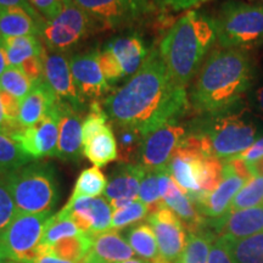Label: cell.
<instances>
[{
  "instance_id": "obj_1",
  "label": "cell",
  "mask_w": 263,
  "mask_h": 263,
  "mask_svg": "<svg viewBox=\"0 0 263 263\" xmlns=\"http://www.w3.org/2000/svg\"><path fill=\"white\" fill-rule=\"evenodd\" d=\"M189 106L186 89L173 80L159 49H153L130 80L103 103L115 126L136 129L143 137L178 123Z\"/></svg>"
},
{
  "instance_id": "obj_2",
  "label": "cell",
  "mask_w": 263,
  "mask_h": 263,
  "mask_svg": "<svg viewBox=\"0 0 263 263\" xmlns=\"http://www.w3.org/2000/svg\"><path fill=\"white\" fill-rule=\"evenodd\" d=\"M254 80V64L246 50L217 47L195 76L189 101L196 112L213 116L234 112Z\"/></svg>"
},
{
  "instance_id": "obj_3",
  "label": "cell",
  "mask_w": 263,
  "mask_h": 263,
  "mask_svg": "<svg viewBox=\"0 0 263 263\" xmlns=\"http://www.w3.org/2000/svg\"><path fill=\"white\" fill-rule=\"evenodd\" d=\"M216 42L215 18L192 10L172 25L161 42L159 51L173 80L186 88Z\"/></svg>"
},
{
  "instance_id": "obj_4",
  "label": "cell",
  "mask_w": 263,
  "mask_h": 263,
  "mask_svg": "<svg viewBox=\"0 0 263 263\" xmlns=\"http://www.w3.org/2000/svg\"><path fill=\"white\" fill-rule=\"evenodd\" d=\"M200 138L206 155L226 161L240 155L257 140L258 129L244 111L203 116L188 130Z\"/></svg>"
},
{
  "instance_id": "obj_5",
  "label": "cell",
  "mask_w": 263,
  "mask_h": 263,
  "mask_svg": "<svg viewBox=\"0 0 263 263\" xmlns=\"http://www.w3.org/2000/svg\"><path fill=\"white\" fill-rule=\"evenodd\" d=\"M17 213H54L60 201V184L51 162L34 160L2 177Z\"/></svg>"
},
{
  "instance_id": "obj_6",
  "label": "cell",
  "mask_w": 263,
  "mask_h": 263,
  "mask_svg": "<svg viewBox=\"0 0 263 263\" xmlns=\"http://www.w3.org/2000/svg\"><path fill=\"white\" fill-rule=\"evenodd\" d=\"M213 18L218 47L248 51L263 44V6L228 0Z\"/></svg>"
},
{
  "instance_id": "obj_7",
  "label": "cell",
  "mask_w": 263,
  "mask_h": 263,
  "mask_svg": "<svg viewBox=\"0 0 263 263\" xmlns=\"http://www.w3.org/2000/svg\"><path fill=\"white\" fill-rule=\"evenodd\" d=\"M95 22L73 0H65L57 17L45 20L39 38L52 51H66L87 37Z\"/></svg>"
},
{
  "instance_id": "obj_8",
  "label": "cell",
  "mask_w": 263,
  "mask_h": 263,
  "mask_svg": "<svg viewBox=\"0 0 263 263\" xmlns=\"http://www.w3.org/2000/svg\"><path fill=\"white\" fill-rule=\"evenodd\" d=\"M54 213H17L0 238L11 261L25 263L35 256L45 227Z\"/></svg>"
},
{
  "instance_id": "obj_9",
  "label": "cell",
  "mask_w": 263,
  "mask_h": 263,
  "mask_svg": "<svg viewBox=\"0 0 263 263\" xmlns=\"http://www.w3.org/2000/svg\"><path fill=\"white\" fill-rule=\"evenodd\" d=\"M83 9L97 26L107 28L133 25L150 14L156 0H73Z\"/></svg>"
},
{
  "instance_id": "obj_10",
  "label": "cell",
  "mask_w": 263,
  "mask_h": 263,
  "mask_svg": "<svg viewBox=\"0 0 263 263\" xmlns=\"http://www.w3.org/2000/svg\"><path fill=\"white\" fill-rule=\"evenodd\" d=\"M188 129L178 123L166 124L146 134L141 140L137 163L145 170H167L174 151L182 144Z\"/></svg>"
},
{
  "instance_id": "obj_11",
  "label": "cell",
  "mask_w": 263,
  "mask_h": 263,
  "mask_svg": "<svg viewBox=\"0 0 263 263\" xmlns=\"http://www.w3.org/2000/svg\"><path fill=\"white\" fill-rule=\"evenodd\" d=\"M147 223L155 233L163 261L178 262L188 241V234L182 221L172 210L162 205L147 216Z\"/></svg>"
},
{
  "instance_id": "obj_12",
  "label": "cell",
  "mask_w": 263,
  "mask_h": 263,
  "mask_svg": "<svg viewBox=\"0 0 263 263\" xmlns=\"http://www.w3.org/2000/svg\"><path fill=\"white\" fill-rule=\"evenodd\" d=\"M57 216L71 219L80 232L94 236L111 229L112 209L105 197H81L66 203Z\"/></svg>"
},
{
  "instance_id": "obj_13",
  "label": "cell",
  "mask_w": 263,
  "mask_h": 263,
  "mask_svg": "<svg viewBox=\"0 0 263 263\" xmlns=\"http://www.w3.org/2000/svg\"><path fill=\"white\" fill-rule=\"evenodd\" d=\"M60 100V99H59ZM59 101L47 116L31 127H22L12 136L22 150L33 160L54 157L59 140Z\"/></svg>"
},
{
  "instance_id": "obj_14",
  "label": "cell",
  "mask_w": 263,
  "mask_h": 263,
  "mask_svg": "<svg viewBox=\"0 0 263 263\" xmlns=\"http://www.w3.org/2000/svg\"><path fill=\"white\" fill-rule=\"evenodd\" d=\"M42 61L44 68V80L52 91L60 100L70 104L76 110L82 112L84 110L85 100L81 97L76 87L70 60L62 52L49 50L44 47L42 51Z\"/></svg>"
},
{
  "instance_id": "obj_15",
  "label": "cell",
  "mask_w": 263,
  "mask_h": 263,
  "mask_svg": "<svg viewBox=\"0 0 263 263\" xmlns=\"http://www.w3.org/2000/svg\"><path fill=\"white\" fill-rule=\"evenodd\" d=\"M223 179L215 192L201 194L194 200L200 215L210 219H217L229 212L233 199L240 189L244 186L246 180L239 176L230 164L223 161Z\"/></svg>"
},
{
  "instance_id": "obj_16",
  "label": "cell",
  "mask_w": 263,
  "mask_h": 263,
  "mask_svg": "<svg viewBox=\"0 0 263 263\" xmlns=\"http://www.w3.org/2000/svg\"><path fill=\"white\" fill-rule=\"evenodd\" d=\"M145 172L146 170L139 163L118 162L107 179L104 193L112 211L122 209L138 199L141 179Z\"/></svg>"
},
{
  "instance_id": "obj_17",
  "label": "cell",
  "mask_w": 263,
  "mask_h": 263,
  "mask_svg": "<svg viewBox=\"0 0 263 263\" xmlns=\"http://www.w3.org/2000/svg\"><path fill=\"white\" fill-rule=\"evenodd\" d=\"M70 66L78 93L84 100L100 98L110 90V84L105 80L99 65L98 49L71 57Z\"/></svg>"
},
{
  "instance_id": "obj_18",
  "label": "cell",
  "mask_w": 263,
  "mask_h": 263,
  "mask_svg": "<svg viewBox=\"0 0 263 263\" xmlns=\"http://www.w3.org/2000/svg\"><path fill=\"white\" fill-rule=\"evenodd\" d=\"M215 229L217 238L240 240L263 233V205L228 212L207 223Z\"/></svg>"
},
{
  "instance_id": "obj_19",
  "label": "cell",
  "mask_w": 263,
  "mask_h": 263,
  "mask_svg": "<svg viewBox=\"0 0 263 263\" xmlns=\"http://www.w3.org/2000/svg\"><path fill=\"white\" fill-rule=\"evenodd\" d=\"M59 140L55 156L62 161H80L82 154V116L70 104L59 100Z\"/></svg>"
},
{
  "instance_id": "obj_20",
  "label": "cell",
  "mask_w": 263,
  "mask_h": 263,
  "mask_svg": "<svg viewBox=\"0 0 263 263\" xmlns=\"http://www.w3.org/2000/svg\"><path fill=\"white\" fill-rule=\"evenodd\" d=\"M134 251L117 230L93 236V245L81 263H120L134 257Z\"/></svg>"
},
{
  "instance_id": "obj_21",
  "label": "cell",
  "mask_w": 263,
  "mask_h": 263,
  "mask_svg": "<svg viewBox=\"0 0 263 263\" xmlns=\"http://www.w3.org/2000/svg\"><path fill=\"white\" fill-rule=\"evenodd\" d=\"M58 101L59 98L45 80L34 83L31 91L21 100L18 117L20 124L22 127H31L37 124L50 112Z\"/></svg>"
},
{
  "instance_id": "obj_22",
  "label": "cell",
  "mask_w": 263,
  "mask_h": 263,
  "mask_svg": "<svg viewBox=\"0 0 263 263\" xmlns=\"http://www.w3.org/2000/svg\"><path fill=\"white\" fill-rule=\"evenodd\" d=\"M163 203L170 210L176 213V216L182 221L188 233H199L203 230V227L207 224L205 217L200 215L196 206L194 205L192 199L184 190L174 182L173 178L161 195Z\"/></svg>"
},
{
  "instance_id": "obj_23",
  "label": "cell",
  "mask_w": 263,
  "mask_h": 263,
  "mask_svg": "<svg viewBox=\"0 0 263 263\" xmlns=\"http://www.w3.org/2000/svg\"><path fill=\"white\" fill-rule=\"evenodd\" d=\"M45 20L22 8H0V38L35 35L42 33Z\"/></svg>"
},
{
  "instance_id": "obj_24",
  "label": "cell",
  "mask_w": 263,
  "mask_h": 263,
  "mask_svg": "<svg viewBox=\"0 0 263 263\" xmlns=\"http://www.w3.org/2000/svg\"><path fill=\"white\" fill-rule=\"evenodd\" d=\"M82 154L97 167H104L118 160L117 139L110 123L82 141Z\"/></svg>"
},
{
  "instance_id": "obj_25",
  "label": "cell",
  "mask_w": 263,
  "mask_h": 263,
  "mask_svg": "<svg viewBox=\"0 0 263 263\" xmlns=\"http://www.w3.org/2000/svg\"><path fill=\"white\" fill-rule=\"evenodd\" d=\"M108 49L116 55L122 65L124 77L133 76L143 65L147 54L144 43L139 35H128V37L115 38L107 45Z\"/></svg>"
},
{
  "instance_id": "obj_26",
  "label": "cell",
  "mask_w": 263,
  "mask_h": 263,
  "mask_svg": "<svg viewBox=\"0 0 263 263\" xmlns=\"http://www.w3.org/2000/svg\"><path fill=\"white\" fill-rule=\"evenodd\" d=\"M93 245V235L80 233L78 235L65 238L50 246H38L35 256L51 255L72 263H81ZM34 256V257H35Z\"/></svg>"
},
{
  "instance_id": "obj_27",
  "label": "cell",
  "mask_w": 263,
  "mask_h": 263,
  "mask_svg": "<svg viewBox=\"0 0 263 263\" xmlns=\"http://www.w3.org/2000/svg\"><path fill=\"white\" fill-rule=\"evenodd\" d=\"M126 239L134 254L145 262L166 263L160 254L156 235L149 223L134 226L126 233Z\"/></svg>"
},
{
  "instance_id": "obj_28",
  "label": "cell",
  "mask_w": 263,
  "mask_h": 263,
  "mask_svg": "<svg viewBox=\"0 0 263 263\" xmlns=\"http://www.w3.org/2000/svg\"><path fill=\"white\" fill-rule=\"evenodd\" d=\"M8 54L9 67H20L27 59L41 57L43 44L41 38L35 35H22L3 39Z\"/></svg>"
},
{
  "instance_id": "obj_29",
  "label": "cell",
  "mask_w": 263,
  "mask_h": 263,
  "mask_svg": "<svg viewBox=\"0 0 263 263\" xmlns=\"http://www.w3.org/2000/svg\"><path fill=\"white\" fill-rule=\"evenodd\" d=\"M222 239L233 263H263V233L240 240Z\"/></svg>"
},
{
  "instance_id": "obj_30",
  "label": "cell",
  "mask_w": 263,
  "mask_h": 263,
  "mask_svg": "<svg viewBox=\"0 0 263 263\" xmlns=\"http://www.w3.org/2000/svg\"><path fill=\"white\" fill-rule=\"evenodd\" d=\"M106 186L107 178L99 167L93 166L90 168H85L78 176L73 192L67 202H73L81 197H99L105 193Z\"/></svg>"
},
{
  "instance_id": "obj_31",
  "label": "cell",
  "mask_w": 263,
  "mask_h": 263,
  "mask_svg": "<svg viewBox=\"0 0 263 263\" xmlns=\"http://www.w3.org/2000/svg\"><path fill=\"white\" fill-rule=\"evenodd\" d=\"M32 161L34 160L22 150L17 141L0 132V177L17 171Z\"/></svg>"
},
{
  "instance_id": "obj_32",
  "label": "cell",
  "mask_w": 263,
  "mask_h": 263,
  "mask_svg": "<svg viewBox=\"0 0 263 263\" xmlns=\"http://www.w3.org/2000/svg\"><path fill=\"white\" fill-rule=\"evenodd\" d=\"M216 238L215 233L207 230L189 233L185 249L177 263H209L210 250Z\"/></svg>"
},
{
  "instance_id": "obj_33",
  "label": "cell",
  "mask_w": 263,
  "mask_h": 263,
  "mask_svg": "<svg viewBox=\"0 0 263 263\" xmlns=\"http://www.w3.org/2000/svg\"><path fill=\"white\" fill-rule=\"evenodd\" d=\"M263 205V174H256L251 179L244 184L239 190L232 205L229 212L239 211V210L251 209Z\"/></svg>"
},
{
  "instance_id": "obj_34",
  "label": "cell",
  "mask_w": 263,
  "mask_h": 263,
  "mask_svg": "<svg viewBox=\"0 0 263 263\" xmlns=\"http://www.w3.org/2000/svg\"><path fill=\"white\" fill-rule=\"evenodd\" d=\"M34 83L21 67H9L0 76V90L14 95L20 101L27 95Z\"/></svg>"
},
{
  "instance_id": "obj_35",
  "label": "cell",
  "mask_w": 263,
  "mask_h": 263,
  "mask_svg": "<svg viewBox=\"0 0 263 263\" xmlns=\"http://www.w3.org/2000/svg\"><path fill=\"white\" fill-rule=\"evenodd\" d=\"M117 128V146L118 161L124 163H137L138 153H139L143 136L136 129L130 128Z\"/></svg>"
},
{
  "instance_id": "obj_36",
  "label": "cell",
  "mask_w": 263,
  "mask_h": 263,
  "mask_svg": "<svg viewBox=\"0 0 263 263\" xmlns=\"http://www.w3.org/2000/svg\"><path fill=\"white\" fill-rule=\"evenodd\" d=\"M150 210L146 203L140 200H134L122 209L112 211L111 218V229H123L128 226L137 224L149 216Z\"/></svg>"
},
{
  "instance_id": "obj_37",
  "label": "cell",
  "mask_w": 263,
  "mask_h": 263,
  "mask_svg": "<svg viewBox=\"0 0 263 263\" xmlns=\"http://www.w3.org/2000/svg\"><path fill=\"white\" fill-rule=\"evenodd\" d=\"M80 229L71 219L68 218H59L57 215H54L49 219L47 227H45L44 234H43L42 241L39 246H50L55 242L60 241L65 238H70L80 234Z\"/></svg>"
},
{
  "instance_id": "obj_38",
  "label": "cell",
  "mask_w": 263,
  "mask_h": 263,
  "mask_svg": "<svg viewBox=\"0 0 263 263\" xmlns=\"http://www.w3.org/2000/svg\"><path fill=\"white\" fill-rule=\"evenodd\" d=\"M138 200L149 206L150 213L159 209L160 206L164 205L159 189V171L146 170L143 179H141Z\"/></svg>"
},
{
  "instance_id": "obj_39",
  "label": "cell",
  "mask_w": 263,
  "mask_h": 263,
  "mask_svg": "<svg viewBox=\"0 0 263 263\" xmlns=\"http://www.w3.org/2000/svg\"><path fill=\"white\" fill-rule=\"evenodd\" d=\"M99 65L107 83H116L124 78V72L116 55L107 47L103 51H99Z\"/></svg>"
},
{
  "instance_id": "obj_40",
  "label": "cell",
  "mask_w": 263,
  "mask_h": 263,
  "mask_svg": "<svg viewBox=\"0 0 263 263\" xmlns=\"http://www.w3.org/2000/svg\"><path fill=\"white\" fill-rule=\"evenodd\" d=\"M16 215H17V210H16L11 194L6 186L4 179L0 177V238L14 221Z\"/></svg>"
},
{
  "instance_id": "obj_41",
  "label": "cell",
  "mask_w": 263,
  "mask_h": 263,
  "mask_svg": "<svg viewBox=\"0 0 263 263\" xmlns=\"http://www.w3.org/2000/svg\"><path fill=\"white\" fill-rule=\"evenodd\" d=\"M29 4L47 20H52L60 14L65 0H28Z\"/></svg>"
},
{
  "instance_id": "obj_42",
  "label": "cell",
  "mask_w": 263,
  "mask_h": 263,
  "mask_svg": "<svg viewBox=\"0 0 263 263\" xmlns=\"http://www.w3.org/2000/svg\"><path fill=\"white\" fill-rule=\"evenodd\" d=\"M20 67L24 70L26 74L28 76L29 80L33 83L44 80V68H43L42 55L41 57H32L26 60Z\"/></svg>"
},
{
  "instance_id": "obj_43",
  "label": "cell",
  "mask_w": 263,
  "mask_h": 263,
  "mask_svg": "<svg viewBox=\"0 0 263 263\" xmlns=\"http://www.w3.org/2000/svg\"><path fill=\"white\" fill-rule=\"evenodd\" d=\"M209 263H233L228 248L222 238H216L210 250Z\"/></svg>"
},
{
  "instance_id": "obj_44",
  "label": "cell",
  "mask_w": 263,
  "mask_h": 263,
  "mask_svg": "<svg viewBox=\"0 0 263 263\" xmlns=\"http://www.w3.org/2000/svg\"><path fill=\"white\" fill-rule=\"evenodd\" d=\"M207 2L210 0H156L157 6L170 9L172 11H183V10L195 8Z\"/></svg>"
},
{
  "instance_id": "obj_45",
  "label": "cell",
  "mask_w": 263,
  "mask_h": 263,
  "mask_svg": "<svg viewBox=\"0 0 263 263\" xmlns=\"http://www.w3.org/2000/svg\"><path fill=\"white\" fill-rule=\"evenodd\" d=\"M235 157L248 163H255L258 160H261L263 157V137L256 140L248 150H245L244 153Z\"/></svg>"
},
{
  "instance_id": "obj_46",
  "label": "cell",
  "mask_w": 263,
  "mask_h": 263,
  "mask_svg": "<svg viewBox=\"0 0 263 263\" xmlns=\"http://www.w3.org/2000/svg\"><path fill=\"white\" fill-rule=\"evenodd\" d=\"M0 8H22L33 15H41L29 4L28 0H0Z\"/></svg>"
},
{
  "instance_id": "obj_47",
  "label": "cell",
  "mask_w": 263,
  "mask_h": 263,
  "mask_svg": "<svg viewBox=\"0 0 263 263\" xmlns=\"http://www.w3.org/2000/svg\"><path fill=\"white\" fill-rule=\"evenodd\" d=\"M25 263H72L68 261H64V259L55 257V256L44 254V255H38L35 257H33Z\"/></svg>"
},
{
  "instance_id": "obj_48",
  "label": "cell",
  "mask_w": 263,
  "mask_h": 263,
  "mask_svg": "<svg viewBox=\"0 0 263 263\" xmlns=\"http://www.w3.org/2000/svg\"><path fill=\"white\" fill-rule=\"evenodd\" d=\"M6 68H9L8 54H6L4 47V41H3V38H0V76L4 73Z\"/></svg>"
},
{
  "instance_id": "obj_49",
  "label": "cell",
  "mask_w": 263,
  "mask_h": 263,
  "mask_svg": "<svg viewBox=\"0 0 263 263\" xmlns=\"http://www.w3.org/2000/svg\"><path fill=\"white\" fill-rule=\"evenodd\" d=\"M255 104L256 108L263 115V87L258 88L257 91L255 94Z\"/></svg>"
},
{
  "instance_id": "obj_50",
  "label": "cell",
  "mask_w": 263,
  "mask_h": 263,
  "mask_svg": "<svg viewBox=\"0 0 263 263\" xmlns=\"http://www.w3.org/2000/svg\"><path fill=\"white\" fill-rule=\"evenodd\" d=\"M10 261V257L8 255V252H6V250L4 249V246L0 244V263H5Z\"/></svg>"
},
{
  "instance_id": "obj_51",
  "label": "cell",
  "mask_w": 263,
  "mask_h": 263,
  "mask_svg": "<svg viewBox=\"0 0 263 263\" xmlns=\"http://www.w3.org/2000/svg\"><path fill=\"white\" fill-rule=\"evenodd\" d=\"M251 164H252V166H254L256 173H257V174H263V157H262L261 160H258L257 162L251 163Z\"/></svg>"
},
{
  "instance_id": "obj_52",
  "label": "cell",
  "mask_w": 263,
  "mask_h": 263,
  "mask_svg": "<svg viewBox=\"0 0 263 263\" xmlns=\"http://www.w3.org/2000/svg\"><path fill=\"white\" fill-rule=\"evenodd\" d=\"M5 117H4V112H3V106H2V101H0V128L5 124Z\"/></svg>"
},
{
  "instance_id": "obj_53",
  "label": "cell",
  "mask_w": 263,
  "mask_h": 263,
  "mask_svg": "<svg viewBox=\"0 0 263 263\" xmlns=\"http://www.w3.org/2000/svg\"><path fill=\"white\" fill-rule=\"evenodd\" d=\"M120 263H147V262H145L144 259H141V258H130V259H127V261H123Z\"/></svg>"
},
{
  "instance_id": "obj_54",
  "label": "cell",
  "mask_w": 263,
  "mask_h": 263,
  "mask_svg": "<svg viewBox=\"0 0 263 263\" xmlns=\"http://www.w3.org/2000/svg\"><path fill=\"white\" fill-rule=\"evenodd\" d=\"M5 263H21V262H16V261H11V259H10V261H8V262H5Z\"/></svg>"
}]
</instances>
